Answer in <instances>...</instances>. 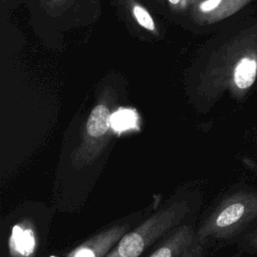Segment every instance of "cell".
Wrapping results in <instances>:
<instances>
[{
  "mask_svg": "<svg viewBox=\"0 0 257 257\" xmlns=\"http://www.w3.org/2000/svg\"><path fill=\"white\" fill-rule=\"evenodd\" d=\"M257 218V192L238 191L222 199L196 227L199 240L209 249L242 232Z\"/></svg>",
  "mask_w": 257,
  "mask_h": 257,
  "instance_id": "6da1fadb",
  "label": "cell"
},
{
  "mask_svg": "<svg viewBox=\"0 0 257 257\" xmlns=\"http://www.w3.org/2000/svg\"><path fill=\"white\" fill-rule=\"evenodd\" d=\"M190 213L188 200L171 201L130 230L105 257H141L172 229L185 223Z\"/></svg>",
  "mask_w": 257,
  "mask_h": 257,
  "instance_id": "7a4b0ae2",
  "label": "cell"
},
{
  "mask_svg": "<svg viewBox=\"0 0 257 257\" xmlns=\"http://www.w3.org/2000/svg\"><path fill=\"white\" fill-rule=\"evenodd\" d=\"M207 251L197 236L196 227L183 223L166 234L148 257H205Z\"/></svg>",
  "mask_w": 257,
  "mask_h": 257,
  "instance_id": "3957f363",
  "label": "cell"
},
{
  "mask_svg": "<svg viewBox=\"0 0 257 257\" xmlns=\"http://www.w3.org/2000/svg\"><path fill=\"white\" fill-rule=\"evenodd\" d=\"M130 231V224L108 226L72 248L65 257H105Z\"/></svg>",
  "mask_w": 257,
  "mask_h": 257,
  "instance_id": "277c9868",
  "label": "cell"
},
{
  "mask_svg": "<svg viewBox=\"0 0 257 257\" xmlns=\"http://www.w3.org/2000/svg\"><path fill=\"white\" fill-rule=\"evenodd\" d=\"M37 246L36 229L30 220H21L12 227L8 239L10 257H34Z\"/></svg>",
  "mask_w": 257,
  "mask_h": 257,
  "instance_id": "5b68a950",
  "label": "cell"
},
{
  "mask_svg": "<svg viewBox=\"0 0 257 257\" xmlns=\"http://www.w3.org/2000/svg\"><path fill=\"white\" fill-rule=\"evenodd\" d=\"M111 125V114L108 108L103 104L96 105L90 112L86 130L90 137L99 138L106 134Z\"/></svg>",
  "mask_w": 257,
  "mask_h": 257,
  "instance_id": "8992f818",
  "label": "cell"
},
{
  "mask_svg": "<svg viewBox=\"0 0 257 257\" xmlns=\"http://www.w3.org/2000/svg\"><path fill=\"white\" fill-rule=\"evenodd\" d=\"M252 0H205L200 8L203 12L213 13L216 17H225L237 12Z\"/></svg>",
  "mask_w": 257,
  "mask_h": 257,
  "instance_id": "52a82bcc",
  "label": "cell"
},
{
  "mask_svg": "<svg viewBox=\"0 0 257 257\" xmlns=\"http://www.w3.org/2000/svg\"><path fill=\"white\" fill-rule=\"evenodd\" d=\"M137 115L133 110L120 109L111 115V125L115 131H124L136 125Z\"/></svg>",
  "mask_w": 257,
  "mask_h": 257,
  "instance_id": "ba28073f",
  "label": "cell"
},
{
  "mask_svg": "<svg viewBox=\"0 0 257 257\" xmlns=\"http://www.w3.org/2000/svg\"><path fill=\"white\" fill-rule=\"evenodd\" d=\"M134 15L137 19V21L146 29L148 30H154L155 29V23L149 12L143 8L142 6L136 5L134 7Z\"/></svg>",
  "mask_w": 257,
  "mask_h": 257,
  "instance_id": "9c48e42d",
  "label": "cell"
},
{
  "mask_svg": "<svg viewBox=\"0 0 257 257\" xmlns=\"http://www.w3.org/2000/svg\"><path fill=\"white\" fill-rule=\"evenodd\" d=\"M245 241L247 243V245L249 247H251L252 249L257 250V229L250 232L246 237H245Z\"/></svg>",
  "mask_w": 257,
  "mask_h": 257,
  "instance_id": "30bf717a",
  "label": "cell"
},
{
  "mask_svg": "<svg viewBox=\"0 0 257 257\" xmlns=\"http://www.w3.org/2000/svg\"><path fill=\"white\" fill-rule=\"evenodd\" d=\"M170 3H172V4H177L180 0H168Z\"/></svg>",
  "mask_w": 257,
  "mask_h": 257,
  "instance_id": "8fae6325",
  "label": "cell"
}]
</instances>
